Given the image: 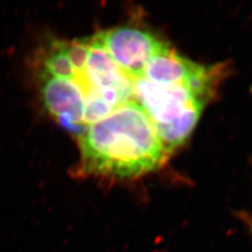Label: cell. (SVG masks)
<instances>
[{
	"mask_svg": "<svg viewBox=\"0 0 252 252\" xmlns=\"http://www.w3.org/2000/svg\"><path fill=\"white\" fill-rule=\"evenodd\" d=\"M78 139L81 177L136 179L160 167L169 154L135 100L88 126Z\"/></svg>",
	"mask_w": 252,
	"mask_h": 252,
	"instance_id": "obj_1",
	"label": "cell"
},
{
	"mask_svg": "<svg viewBox=\"0 0 252 252\" xmlns=\"http://www.w3.org/2000/svg\"><path fill=\"white\" fill-rule=\"evenodd\" d=\"M85 96V104L104 100L112 108L133 99L134 80L126 74L94 36L89 37V51L82 70L74 73Z\"/></svg>",
	"mask_w": 252,
	"mask_h": 252,
	"instance_id": "obj_2",
	"label": "cell"
},
{
	"mask_svg": "<svg viewBox=\"0 0 252 252\" xmlns=\"http://www.w3.org/2000/svg\"><path fill=\"white\" fill-rule=\"evenodd\" d=\"M94 36L133 80L141 78L148 62L168 46L152 33L132 27L110 28Z\"/></svg>",
	"mask_w": 252,
	"mask_h": 252,
	"instance_id": "obj_3",
	"label": "cell"
},
{
	"mask_svg": "<svg viewBox=\"0 0 252 252\" xmlns=\"http://www.w3.org/2000/svg\"><path fill=\"white\" fill-rule=\"evenodd\" d=\"M133 99L144 109L153 126H167L193 108L203 107V100L184 85H165L138 78L134 80Z\"/></svg>",
	"mask_w": 252,
	"mask_h": 252,
	"instance_id": "obj_4",
	"label": "cell"
},
{
	"mask_svg": "<svg viewBox=\"0 0 252 252\" xmlns=\"http://www.w3.org/2000/svg\"><path fill=\"white\" fill-rule=\"evenodd\" d=\"M38 88L43 105L50 115L78 137L85 131L83 123L85 96L80 84L75 80L37 73Z\"/></svg>",
	"mask_w": 252,
	"mask_h": 252,
	"instance_id": "obj_5",
	"label": "cell"
},
{
	"mask_svg": "<svg viewBox=\"0 0 252 252\" xmlns=\"http://www.w3.org/2000/svg\"><path fill=\"white\" fill-rule=\"evenodd\" d=\"M209 75L207 67L183 58L167 46L148 62L142 78L159 84L187 86L202 100Z\"/></svg>",
	"mask_w": 252,
	"mask_h": 252,
	"instance_id": "obj_6",
	"label": "cell"
},
{
	"mask_svg": "<svg viewBox=\"0 0 252 252\" xmlns=\"http://www.w3.org/2000/svg\"><path fill=\"white\" fill-rule=\"evenodd\" d=\"M248 226H249V230H250V232L252 234V215L249 218V220H248Z\"/></svg>",
	"mask_w": 252,
	"mask_h": 252,
	"instance_id": "obj_7",
	"label": "cell"
}]
</instances>
